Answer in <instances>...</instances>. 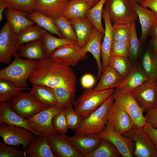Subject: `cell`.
<instances>
[{"label":"cell","mask_w":157,"mask_h":157,"mask_svg":"<svg viewBox=\"0 0 157 157\" xmlns=\"http://www.w3.org/2000/svg\"><path fill=\"white\" fill-rule=\"evenodd\" d=\"M29 80L33 84L53 88L63 87L72 91H76V77L74 72L70 66L54 61L49 56L38 60Z\"/></svg>","instance_id":"6da1fadb"},{"label":"cell","mask_w":157,"mask_h":157,"mask_svg":"<svg viewBox=\"0 0 157 157\" xmlns=\"http://www.w3.org/2000/svg\"><path fill=\"white\" fill-rule=\"evenodd\" d=\"M13 62L0 71V79L12 82L18 88L31 90L27 83L38 65V60L21 59L17 53Z\"/></svg>","instance_id":"7a4b0ae2"},{"label":"cell","mask_w":157,"mask_h":157,"mask_svg":"<svg viewBox=\"0 0 157 157\" xmlns=\"http://www.w3.org/2000/svg\"><path fill=\"white\" fill-rule=\"evenodd\" d=\"M115 90L114 88L97 91L92 88L86 89L74 101V109L85 118L100 106Z\"/></svg>","instance_id":"3957f363"},{"label":"cell","mask_w":157,"mask_h":157,"mask_svg":"<svg viewBox=\"0 0 157 157\" xmlns=\"http://www.w3.org/2000/svg\"><path fill=\"white\" fill-rule=\"evenodd\" d=\"M113 94L88 116L82 119L80 125L75 131L76 133L96 135L104 129L108 122V110L114 101Z\"/></svg>","instance_id":"277c9868"},{"label":"cell","mask_w":157,"mask_h":157,"mask_svg":"<svg viewBox=\"0 0 157 157\" xmlns=\"http://www.w3.org/2000/svg\"><path fill=\"white\" fill-rule=\"evenodd\" d=\"M104 6L113 25L131 23L137 18L134 3L130 0H106Z\"/></svg>","instance_id":"5b68a950"},{"label":"cell","mask_w":157,"mask_h":157,"mask_svg":"<svg viewBox=\"0 0 157 157\" xmlns=\"http://www.w3.org/2000/svg\"><path fill=\"white\" fill-rule=\"evenodd\" d=\"M114 102L130 116L134 125L143 127L146 124L144 111L131 92L123 91L116 88L113 93Z\"/></svg>","instance_id":"8992f818"},{"label":"cell","mask_w":157,"mask_h":157,"mask_svg":"<svg viewBox=\"0 0 157 157\" xmlns=\"http://www.w3.org/2000/svg\"><path fill=\"white\" fill-rule=\"evenodd\" d=\"M64 108L56 106L46 108L38 113L26 117L31 128L34 130L48 137L59 133L53 126L54 117Z\"/></svg>","instance_id":"52a82bcc"},{"label":"cell","mask_w":157,"mask_h":157,"mask_svg":"<svg viewBox=\"0 0 157 157\" xmlns=\"http://www.w3.org/2000/svg\"><path fill=\"white\" fill-rule=\"evenodd\" d=\"M122 134L134 142V155L136 157H157V153L153 142L143 127L134 124L130 130Z\"/></svg>","instance_id":"ba28073f"},{"label":"cell","mask_w":157,"mask_h":157,"mask_svg":"<svg viewBox=\"0 0 157 157\" xmlns=\"http://www.w3.org/2000/svg\"><path fill=\"white\" fill-rule=\"evenodd\" d=\"M17 34L7 21L0 30V63L9 64L19 48Z\"/></svg>","instance_id":"9c48e42d"},{"label":"cell","mask_w":157,"mask_h":157,"mask_svg":"<svg viewBox=\"0 0 157 157\" xmlns=\"http://www.w3.org/2000/svg\"><path fill=\"white\" fill-rule=\"evenodd\" d=\"M9 102L12 109L24 118L35 114L47 108L29 92L23 91L15 96Z\"/></svg>","instance_id":"30bf717a"},{"label":"cell","mask_w":157,"mask_h":157,"mask_svg":"<svg viewBox=\"0 0 157 157\" xmlns=\"http://www.w3.org/2000/svg\"><path fill=\"white\" fill-rule=\"evenodd\" d=\"M95 135L101 140H107L112 143L123 157L133 156L135 149V143L133 140L115 131L107 123L104 129Z\"/></svg>","instance_id":"8fae6325"},{"label":"cell","mask_w":157,"mask_h":157,"mask_svg":"<svg viewBox=\"0 0 157 157\" xmlns=\"http://www.w3.org/2000/svg\"><path fill=\"white\" fill-rule=\"evenodd\" d=\"M31 131L23 127L5 124L0 126V136L6 143L12 145L21 144L24 150L35 139Z\"/></svg>","instance_id":"7c38bea8"},{"label":"cell","mask_w":157,"mask_h":157,"mask_svg":"<svg viewBox=\"0 0 157 157\" xmlns=\"http://www.w3.org/2000/svg\"><path fill=\"white\" fill-rule=\"evenodd\" d=\"M81 49L78 44L64 45L53 51L50 57L53 61L61 64L75 66L87 57L86 54L82 52Z\"/></svg>","instance_id":"4fadbf2b"},{"label":"cell","mask_w":157,"mask_h":157,"mask_svg":"<svg viewBox=\"0 0 157 157\" xmlns=\"http://www.w3.org/2000/svg\"><path fill=\"white\" fill-rule=\"evenodd\" d=\"M156 81H145L131 92L144 111L157 106Z\"/></svg>","instance_id":"5bb4252c"},{"label":"cell","mask_w":157,"mask_h":157,"mask_svg":"<svg viewBox=\"0 0 157 157\" xmlns=\"http://www.w3.org/2000/svg\"><path fill=\"white\" fill-rule=\"evenodd\" d=\"M107 123L115 131L122 134L129 131L134 125L129 115L114 102L108 111Z\"/></svg>","instance_id":"9a60e30c"},{"label":"cell","mask_w":157,"mask_h":157,"mask_svg":"<svg viewBox=\"0 0 157 157\" xmlns=\"http://www.w3.org/2000/svg\"><path fill=\"white\" fill-rule=\"evenodd\" d=\"M52 151L56 157H83L70 142L66 133L47 137Z\"/></svg>","instance_id":"2e32d148"},{"label":"cell","mask_w":157,"mask_h":157,"mask_svg":"<svg viewBox=\"0 0 157 157\" xmlns=\"http://www.w3.org/2000/svg\"><path fill=\"white\" fill-rule=\"evenodd\" d=\"M3 124L25 128L37 136H44L41 133L33 130L26 119L21 117L13 111L9 102H0V124Z\"/></svg>","instance_id":"e0dca14e"},{"label":"cell","mask_w":157,"mask_h":157,"mask_svg":"<svg viewBox=\"0 0 157 157\" xmlns=\"http://www.w3.org/2000/svg\"><path fill=\"white\" fill-rule=\"evenodd\" d=\"M70 143L83 156L85 157L95 150L102 140L96 137L95 135L84 133H76L68 136Z\"/></svg>","instance_id":"ac0fdd59"},{"label":"cell","mask_w":157,"mask_h":157,"mask_svg":"<svg viewBox=\"0 0 157 157\" xmlns=\"http://www.w3.org/2000/svg\"><path fill=\"white\" fill-rule=\"evenodd\" d=\"M70 0H35V10L51 18L62 16Z\"/></svg>","instance_id":"d6986e66"},{"label":"cell","mask_w":157,"mask_h":157,"mask_svg":"<svg viewBox=\"0 0 157 157\" xmlns=\"http://www.w3.org/2000/svg\"><path fill=\"white\" fill-rule=\"evenodd\" d=\"M104 35L98 31L94 26L90 37L88 42L81 49L84 54L90 52L93 56L97 62L98 68L97 77L101 78L103 70L101 60L102 44L101 40Z\"/></svg>","instance_id":"ffe728a7"},{"label":"cell","mask_w":157,"mask_h":157,"mask_svg":"<svg viewBox=\"0 0 157 157\" xmlns=\"http://www.w3.org/2000/svg\"><path fill=\"white\" fill-rule=\"evenodd\" d=\"M102 17L105 25V32L102 44L101 57L102 67L103 71L108 66L109 60L110 55V49L113 41L112 31L113 25L112 24L108 14L104 8Z\"/></svg>","instance_id":"44dd1931"},{"label":"cell","mask_w":157,"mask_h":157,"mask_svg":"<svg viewBox=\"0 0 157 157\" xmlns=\"http://www.w3.org/2000/svg\"><path fill=\"white\" fill-rule=\"evenodd\" d=\"M150 80L142 67L133 65L129 74L117 88L123 91L131 92L144 82Z\"/></svg>","instance_id":"7402d4cb"},{"label":"cell","mask_w":157,"mask_h":157,"mask_svg":"<svg viewBox=\"0 0 157 157\" xmlns=\"http://www.w3.org/2000/svg\"><path fill=\"white\" fill-rule=\"evenodd\" d=\"M134 6L141 26L142 33L139 40L141 43H144L149 35L153 22L157 18V13L139 4L134 3Z\"/></svg>","instance_id":"603a6c76"},{"label":"cell","mask_w":157,"mask_h":157,"mask_svg":"<svg viewBox=\"0 0 157 157\" xmlns=\"http://www.w3.org/2000/svg\"><path fill=\"white\" fill-rule=\"evenodd\" d=\"M17 53L20 57L29 60H39L47 56L42 39L31 41L20 46Z\"/></svg>","instance_id":"cb8c5ba5"},{"label":"cell","mask_w":157,"mask_h":157,"mask_svg":"<svg viewBox=\"0 0 157 157\" xmlns=\"http://www.w3.org/2000/svg\"><path fill=\"white\" fill-rule=\"evenodd\" d=\"M29 157H56L49 144L47 137L34 139L24 150Z\"/></svg>","instance_id":"d4e9b609"},{"label":"cell","mask_w":157,"mask_h":157,"mask_svg":"<svg viewBox=\"0 0 157 157\" xmlns=\"http://www.w3.org/2000/svg\"><path fill=\"white\" fill-rule=\"evenodd\" d=\"M33 85L29 93L46 107L61 106L58 102L53 88L42 85Z\"/></svg>","instance_id":"484cf974"},{"label":"cell","mask_w":157,"mask_h":157,"mask_svg":"<svg viewBox=\"0 0 157 157\" xmlns=\"http://www.w3.org/2000/svg\"><path fill=\"white\" fill-rule=\"evenodd\" d=\"M77 38V43L81 48L89 40L94 25L86 17L69 20Z\"/></svg>","instance_id":"4316f807"},{"label":"cell","mask_w":157,"mask_h":157,"mask_svg":"<svg viewBox=\"0 0 157 157\" xmlns=\"http://www.w3.org/2000/svg\"><path fill=\"white\" fill-rule=\"evenodd\" d=\"M124 78L114 69L108 66L103 71L99 82L93 90L101 91L117 88Z\"/></svg>","instance_id":"83f0119b"},{"label":"cell","mask_w":157,"mask_h":157,"mask_svg":"<svg viewBox=\"0 0 157 157\" xmlns=\"http://www.w3.org/2000/svg\"><path fill=\"white\" fill-rule=\"evenodd\" d=\"M5 12L6 19L17 34L26 27L35 24L27 17V13L13 8H6Z\"/></svg>","instance_id":"f1b7e54d"},{"label":"cell","mask_w":157,"mask_h":157,"mask_svg":"<svg viewBox=\"0 0 157 157\" xmlns=\"http://www.w3.org/2000/svg\"><path fill=\"white\" fill-rule=\"evenodd\" d=\"M92 7L89 2L84 0H70L62 16L69 20L84 18L87 11Z\"/></svg>","instance_id":"f546056e"},{"label":"cell","mask_w":157,"mask_h":157,"mask_svg":"<svg viewBox=\"0 0 157 157\" xmlns=\"http://www.w3.org/2000/svg\"><path fill=\"white\" fill-rule=\"evenodd\" d=\"M27 18L41 27L59 38H64L52 18L47 17L35 10L26 15Z\"/></svg>","instance_id":"4dcf8cb0"},{"label":"cell","mask_w":157,"mask_h":157,"mask_svg":"<svg viewBox=\"0 0 157 157\" xmlns=\"http://www.w3.org/2000/svg\"><path fill=\"white\" fill-rule=\"evenodd\" d=\"M47 31L36 24L26 27L17 34L19 45L20 46L31 41L42 40Z\"/></svg>","instance_id":"1f68e13d"},{"label":"cell","mask_w":157,"mask_h":157,"mask_svg":"<svg viewBox=\"0 0 157 157\" xmlns=\"http://www.w3.org/2000/svg\"><path fill=\"white\" fill-rule=\"evenodd\" d=\"M142 64L149 79L157 81V54L151 49L147 50L144 53Z\"/></svg>","instance_id":"d6a6232c"},{"label":"cell","mask_w":157,"mask_h":157,"mask_svg":"<svg viewBox=\"0 0 157 157\" xmlns=\"http://www.w3.org/2000/svg\"><path fill=\"white\" fill-rule=\"evenodd\" d=\"M122 156L116 147L110 142L102 140L98 147L85 157Z\"/></svg>","instance_id":"836d02e7"},{"label":"cell","mask_w":157,"mask_h":157,"mask_svg":"<svg viewBox=\"0 0 157 157\" xmlns=\"http://www.w3.org/2000/svg\"><path fill=\"white\" fill-rule=\"evenodd\" d=\"M45 50L47 56L50 57L52 52L57 48L67 44H78L76 42L68 40L65 38L54 37L47 31L42 39Z\"/></svg>","instance_id":"e575fe53"},{"label":"cell","mask_w":157,"mask_h":157,"mask_svg":"<svg viewBox=\"0 0 157 157\" xmlns=\"http://www.w3.org/2000/svg\"><path fill=\"white\" fill-rule=\"evenodd\" d=\"M106 0H100L87 12L85 17L90 21L97 29L104 35L105 29L102 25L101 18L103 7Z\"/></svg>","instance_id":"d590c367"},{"label":"cell","mask_w":157,"mask_h":157,"mask_svg":"<svg viewBox=\"0 0 157 157\" xmlns=\"http://www.w3.org/2000/svg\"><path fill=\"white\" fill-rule=\"evenodd\" d=\"M128 57L110 56L108 66L114 69L124 78L130 72L133 67Z\"/></svg>","instance_id":"8d00e7d4"},{"label":"cell","mask_w":157,"mask_h":157,"mask_svg":"<svg viewBox=\"0 0 157 157\" xmlns=\"http://www.w3.org/2000/svg\"><path fill=\"white\" fill-rule=\"evenodd\" d=\"M26 89L17 88L11 81L0 79V101L10 102L17 95Z\"/></svg>","instance_id":"74e56055"},{"label":"cell","mask_w":157,"mask_h":157,"mask_svg":"<svg viewBox=\"0 0 157 157\" xmlns=\"http://www.w3.org/2000/svg\"><path fill=\"white\" fill-rule=\"evenodd\" d=\"M64 38L77 42V38L69 20L62 15L52 18Z\"/></svg>","instance_id":"f35d334b"},{"label":"cell","mask_w":157,"mask_h":157,"mask_svg":"<svg viewBox=\"0 0 157 157\" xmlns=\"http://www.w3.org/2000/svg\"><path fill=\"white\" fill-rule=\"evenodd\" d=\"M142 44L138 39L136 31L135 22L131 24V35L129 42L128 57L135 62L138 58L142 50Z\"/></svg>","instance_id":"ab89813d"},{"label":"cell","mask_w":157,"mask_h":157,"mask_svg":"<svg viewBox=\"0 0 157 157\" xmlns=\"http://www.w3.org/2000/svg\"><path fill=\"white\" fill-rule=\"evenodd\" d=\"M58 102L61 106L64 108L72 106L75 97V92L65 88L58 87L53 88Z\"/></svg>","instance_id":"60d3db41"},{"label":"cell","mask_w":157,"mask_h":157,"mask_svg":"<svg viewBox=\"0 0 157 157\" xmlns=\"http://www.w3.org/2000/svg\"><path fill=\"white\" fill-rule=\"evenodd\" d=\"M131 24L113 25V40L129 43L131 35Z\"/></svg>","instance_id":"b9f144b4"},{"label":"cell","mask_w":157,"mask_h":157,"mask_svg":"<svg viewBox=\"0 0 157 157\" xmlns=\"http://www.w3.org/2000/svg\"><path fill=\"white\" fill-rule=\"evenodd\" d=\"M12 8L25 13H29L35 8V0H7Z\"/></svg>","instance_id":"7bdbcfd3"},{"label":"cell","mask_w":157,"mask_h":157,"mask_svg":"<svg viewBox=\"0 0 157 157\" xmlns=\"http://www.w3.org/2000/svg\"><path fill=\"white\" fill-rule=\"evenodd\" d=\"M64 109L65 112L68 128L75 131L80 125L83 119L72 108V106H67Z\"/></svg>","instance_id":"ee69618b"},{"label":"cell","mask_w":157,"mask_h":157,"mask_svg":"<svg viewBox=\"0 0 157 157\" xmlns=\"http://www.w3.org/2000/svg\"><path fill=\"white\" fill-rule=\"evenodd\" d=\"M53 126L59 133H66L69 129L65 110L64 108L54 117L52 120Z\"/></svg>","instance_id":"f6af8a7d"},{"label":"cell","mask_w":157,"mask_h":157,"mask_svg":"<svg viewBox=\"0 0 157 157\" xmlns=\"http://www.w3.org/2000/svg\"><path fill=\"white\" fill-rule=\"evenodd\" d=\"M129 43L113 40L110 49L112 56H125L128 57Z\"/></svg>","instance_id":"bcb514c9"},{"label":"cell","mask_w":157,"mask_h":157,"mask_svg":"<svg viewBox=\"0 0 157 157\" xmlns=\"http://www.w3.org/2000/svg\"><path fill=\"white\" fill-rule=\"evenodd\" d=\"M5 142H0V157H26L25 150H21L7 145Z\"/></svg>","instance_id":"7dc6e473"},{"label":"cell","mask_w":157,"mask_h":157,"mask_svg":"<svg viewBox=\"0 0 157 157\" xmlns=\"http://www.w3.org/2000/svg\"><path fill=\"white\" fill-rule=\"evenodd\" d=\"M145 117L146 124L157 128V106L147 110Z\"/></svg>","instance_id":"c3c4849f"},{"label":"cell","mask_w":157,"mask_h":157,"mask_svg":"<svg viewBox=\"0 0 157 157\" xmlns=\"http://www.w3.org/2000/svg\"><path fill=\"white\" fill-rule=\"evenodd\" d=\"M143 128L151 140L157 153V128L146 124Z\"/></svg>","instance_id":"681fc988"},{"label":"cell","mask_w":157,"mask_h":157,"mask_svg":"<svg viewBox=\"0 0 157 157\" xmlns=\"http://www.w3.org/2000/svg\"><path fill=\"white\" fill-rule=\"evenodd\" d=\"M96 80L91 74H87L84 75L81 79V84L82 87L86 89L91 88L94 85Z\"/></svg>","instance_id":"f907efd6"},{"label":"cell","mask_w":157,"mask_h":157,"mask_svg":"<svg viewBox=\"0 0 157 157\" xmlns=\"http://www.w3.org/2000/svg\"><path fill=\"white\" fill-rule=\"evenodd\" d=\"M140 4L143 7L149 8L157 13V0H144Z\"/></svg>","instance_id":"816d5d0a"},{"label":"cell","mask_w":157,"mask_h":157,"mask_svg":"<svg viewBox=\"0 0 157 157\" xmlns=\"http://www.w3.org/2000/svg\"><path fill=\"white\" fill-rule=\"evenodd\" d=\"M12 8L10 6L7 0H0V22L3 19V13L5 9Z\"/></svg>","instance_id":"f5cc1de1"},{"label":"cell","mask_w":157,"mask_h":157,"mask_svg":"<svg viewBox=\"0 0 157 157\" xmlns=\"http://www.w3.org/2000/svg\"><path fill=\"white\" fill-rule=\"evenodd\" d=\"M149 35L151 38L157 37V18L154 20L151 26Z\"/></svg>","instance_id":"db71d44e"},{"label":"cell","mask_w":157,"mask_h":157,"mask_svg":"<svg viewBox=\"0 0 157 157\" xmlns=\"http://www.w3.org/2000/svg\"><path fill=\"white\" fill-rule=\"evenodd\" d=\"M151 49L157 54V37L151 38L149 42Z\"/></svg>","instance_id":"11a10c76"},{"label":"cell","mask_w":157,"mask_h":157,"mask_svg":"<svg viewBox=\"0 0 157 157\" xmlns=\"http://www.w3.org/2000/svg\"><path fill=\"white\" fill-rule=\"evenodd\" d=\"M89 2L93 7L99 1L97 0H84Z\"/></svg>","instance_id":"9f6ffc18"},{"label":"cell","mask_w":157,"mask_h":157,"mask_svg":"<svg viewBox=\"0 0 157 157\" xmlns=\"http://www.w3.org/2000/svg\"><path fill=\"white\" fill-rule=\"evenodd\" d=\"M133 3H136L140 4L144 0H130Z\"/></svg>","instance_id":"6f0895ef"},{"label":"cell","mask_w":157,"mask_h":157,"mask_svg":"<svg viewBox=\"0 0 157 157\" xmlns=\"http://www.w3.org/2000/svg\"><path fill=\"white\" fill-rule=\"evenodd\" d=\"M156 85L157 90V81H156Z\"/></svg>","instance_id":"680465c9"},{"label":"cell","mask_w":157,"mask_h":157,"mask_svg":"<svg viewBox=\"0 0 157 157\" xmlns=\"http://www.w3.org/2000/svg\"><path fill=\"white\" fill-rule=\"evenodd\" d=\"M97 0L99 1L100 0Z\"/></svg>","instance_id":"91938a15"}]
</instances>
